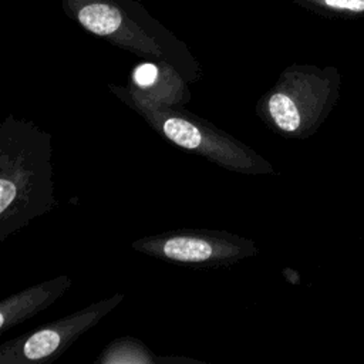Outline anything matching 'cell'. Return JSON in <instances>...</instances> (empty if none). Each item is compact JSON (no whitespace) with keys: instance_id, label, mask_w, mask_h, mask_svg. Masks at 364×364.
<instances>
[{"instance_id":"obj_1","label":"cell","mask_w":364,"mask_h":364,"mask_svg":"<svg viewBox=\"0 0 364 364\" xmlns=\"http://www.w3.org/2000/svg\"><path fill=\"white\" fill-rule=\"evenodd\" d=\"M51 135L7 115L0 127V240L58 205L54 196Z\"/></svg>"},{"instance_id":"obj_2","label":"cell","mask_w":364,"mask_h":364,"mask_svg":"<svg viewBox=\"0 0 364 364\" xmlns=\"http://www.w3.org/2000/svg\"><path fill=\"white\" fill-rule=\"evenodd\" d=\"M68 18L109 44L148 60H164L189 82L200 68L186 44L136 0H60Z\"/></svg>"},{"instance_id":"obj_3","label":"cell","mask_w":364,"mask_h":364,"mask_svg":"<svg viewBox=\"0 0 364 364\" xmlns=\"http://www.w3.org/2000/svg\"><path fill=\"white\" fill-rule=\"evenodd\" d=\"M340 87L341 75L333 65L291 64L257 101L256 114L277 134L306 139L337 105Z\"/></svg>"},{"instance_id":"obj_4","label":"cell","mask_w":364,"mask_h":364,"mask_svg":"<svg viewBox=\"0 0 364 364\" xmlns=\"http://www.w3.org/2000/svg\"><path fill=\"white\" fill-rule=\"evenodd\" d=\"M114 94L127 101L158 134L181 149L193 152L233 172L246 175L274 173V168L263 156L242 141L223 132L216 125L176 105L154 104L132 98L115 85Z\"/></svg>"},{"instance_id":"obj_5","label":"cell","mask_w":364,"mask_h":364,"mask_svg":"<svg viewBox=\"0 0 364 364\" xmlns=\"http://www.w3.org/2000/svg\"><path fill=\"white\" fill-rule=\"evenodd\" d=\"M132 247L168 263L202 269L230 266L259 252L250 239L223 230L198 228L145 236L132 242Z\"/></svg>"},{"instance_id":"obj_6","label":"cell","mask_w":364,"mask_h":364,"mask_svg":"<svg viewBox=\"0 0 364 364\" xmlns=\"http://www.w3.org/2000/svg\"><path fill=\"white\" fill-rule=\"evenodd\" d=\"M125 296L117 293L101 299L63 318L36 328L0 346V364L48 363L64 353L81 334L111 313Z\"/></svg>"},{"instance_id":"obj_7","label":"cell","mask_w":364,"mask_h":364,"mask_svg":"<svg viewBox=\"0 0 364 364\" xmlns=\"http://www.w3.org/2000/svg\"><path fill=\"white\" fill-rule=\"evenodd\" d=\"M186 82L181 73L169 63L146 58L132 68L127 87H115L136 100L179 107L191 98Z\"/></svg>"},{"instance_id":"obj_8","label":"cell","mask_w":364,"mask_h":364,"mask_svg":"<svg viewBox=\"0 0 364 364\" xmlns=\"http://www.w3.org/2000/svg\"><path fill=\"white\" fill-rule=\"evenodd\" d=\"M70 286L71 277L61 274L9 296L0 303V331L4 333L10 327L47 309L58 297H61L70 289Z\"/></svg>"},{"instance_id":"obj_9","label":"cell","mask_w":364,"mask_h":364,"mask_svg":"<svg viewBox=\"0 0 364 364\" xmlns=\"http://www.w3.org/2000/svg\"><path fill=\"white\" fill-rule=\"evenodd\" d=\"M95 363L102 364H158V363H192L191 358L159 357L155 355L145 344L131 337L112 340Z\"/></svg>"},{"instance_id":"obj_10","label":"cell","mask_w":364,"mask_h":364,"mask_svg":"<svg viewBox=\"0 0 364 364\" xmlns=\"http://www.w3.org/2000/svg\"><path fill=\"white\" fill-rule=\"evenodd\" d=\"M326 18L355 20L364 17V0H290Z\"/></svg>"}]
</instances>
